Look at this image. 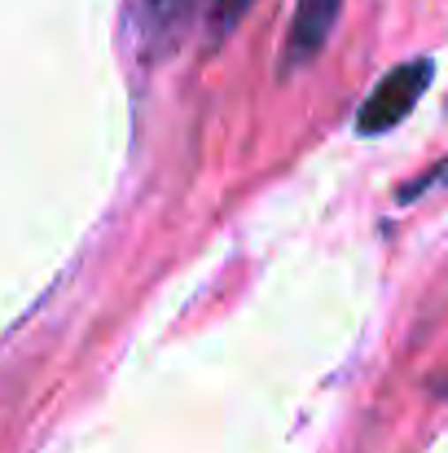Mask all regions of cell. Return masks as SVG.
Masks as SVG:
<instances>
[{
	"mask_svg": "<svg viewBox=\"0 0 448 453\" xmlns=\"http://www.w3.org/2000/svg\"><path fill=\"white\" fill-rule=\"evenodd\" d=\"M431 189H448V154L431 167V172H422L418 180H409L396 198H400V203H418V198H422V194H431Z\"/></svg>",
	"mask_w": 448,
	"mask_h": 453,
	"instance_id": "cell-3",
	"label": "cell"
},
{
	"mask_svg": "<svg viewBox=\"0 0 448 453\" xmlns=\"http://www.w3.org/2000/svg\"><path fill=\"white\" fill-rule=\"evenodd\" d=\"M338 9H343V0H299L286 44H282V58H277V75H295L308 62L321 58V49H325V40L338 22Z\"/></svg>",
	"mask_w": 448,
	"mask_h": 453,
	"instance_id": "cell-2",
	"label": "cell"
},
{
	"mask_svg": "<svg viewBox=\"0 0 448 453\" xmlns=\"http://www.w3.org/2000/svg\"><path fill=\"white\" fill-rule=\"evenodd\" d=\"M431 80H436V62H431V58H414V62L391 66V71L374 84V93L361 102V111H356V133H361V137H383V133L400 128V124L414 115V106L422 102V93L431 88Z\"/></svg>",
	"mask_w": 448,
	"mask_h": 453,
	"instance_id": "cell-1",
	"label": "cell"
},
{
	"mask_svg": "<svg viewBox=\"0 0 448 453\" xmlns=\"http://www.w3.org/2000/svg\"><path fill=\"white\" fill-rule=\"evenodd\" d=\"M255 0H216V18H211V31H216V40H224L229 31H233V22L251 9Z\"/></svg>",
	"mask_w": 448,
	"mask_h": 453,
	"instance_id": "cell-4",
	"label": "cell"
}]
</instances>
